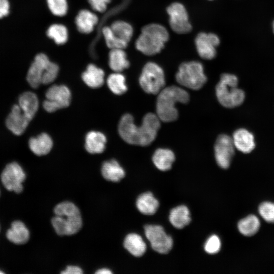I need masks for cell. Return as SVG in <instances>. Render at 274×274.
I'll list each match as a JSON object with an SVG mask.
<instances>
[{
    "label": "cell",
    "instance_id": "cell-1",
    "mask_svg": "<svg viewBox=\"0 0 274 274\" xmlns=\"http://www.w3.org/2000/svg\"><path fill=\"white\" fill-rule=\"evenodd\" d=\"M158 116L152 113L147 114L140 126L136 125L132 115L125 114L121 118L118 124L120 137L131 145L146 146L156 138L160 126Z\"/></svg>",
    "mask_w": 274,
    "mask_h": 274
},
{
    "label": "cell",
    "instance_id": "cell-2",
    "mask_svg": "<svg viewBox=\"0 0 274 274\" xmlns=\"http://www.w3.org/2000/svg\"><path fill=\"white\" fill-rule=\"evenodd\" d=\"M55 216L51 220L56 232L60 235H70L78 232L82 226V219L78 208L70 201L57 204L54 209Z\"/></svg>",
    "mask_w": 274,
    "mask_h": 274
},
{
    "label": "cell",
    "instance_id": "cell-3",
    "mask_svg": "<svg viewBox=\"0 0 274 274\" xmlns=\"http://www.w3.org/2000/svg\"><path fill=\"white\" fill-rule=\"evenodd\" d=\"M156 101L157 116L162 121L168 122L176 120L178 112L176 108L178 102L187 103L189 95L185 90L176 86L162 89L158 94Z\"/></svg>",
    "mask_w": 274,
    "mask_h": 274
},
{
    "label": "cell",
    "instance_id": "cell-4",
    "mask_svg": "<svg viewBox=\"0 0 274 274\" xmlns=\"http://www.w3.org/2000/svg\"><path fill=\"white\" fill-rule=\"evenodd\" d=\"M169 35L162 25L152 23L143 27L135 42L136 48L147 55H153L160 52L167 41Z\"/></svg>",
    "mask_w": 274,
    "mask_h": 274
},
{
    "label": "cell",
    "instance_id": "cell-5",
    "mask_svg": "<svg viewBox=\"0 0 274 274\" xmlns=\"http://www.w3.org/2000/svg\"><path fill=\"white\" fill-rule=\"evenodd\" d=\"M59 66L51 61L44 53H39L35 57L26 76L28 84L36 88L41 84L47 85L52 83L57 77Z\"/></svg>",
    "mask_w": 274,
    "mask_h": 274
},
{
    "label": "cell",
    "instance_id": "cell-6",
    "mask_svg": "<svg viewBox=\"0 0 274 274\" xmlns=\"http://www.w3.org/2000/svg\"><path fill=\"white\" fill-rule=\"evenodd\" d=\"M237 77L231 74L224 73L221 75L216 86V94L220 104L227 108L241 106L245 100V93L237 87Z\"/></svg>",
    "mask_w": 274,
    "mask_h": 274
},
{
    "label": "cell",
    "instance_id": "cell-7",
    "mask_svg": "<svg viewBox=\"0 0 274 274\" xmlns=\"http://www.w3.org/2000/svg\"><path fill=\"white\" fill-rule=\"evenodd\" d=\"M176 79L182 86L193 90L200 89L207 80L202 64L195 61L182 63L176 74Z\"/></svg>",
    "mask_w": 274,
    "mask_h": 274
},
{
    "label": "cell",
    "instance_id": "cell-8",
    "mask_svg": "<svg viewBox=\"0 0 274 274\" xmlns=\"http://www.w3.org/2000/svg\"><path fill=\"white\" fill-rule=\"evenodd\" d=\"M139 83L142 88L146 93L158 94L165 85L163 70L155 63H147L142 70Z\"/></svg>",
    "mask_w": 274,
    "mask_h": 274
},
{
    "label": "cell",
    "instance_id": "cell-9",
    "mask_svg": "<svg viewBox=\"0 0 274 274\" xmlns=\"http://www.w3.org/2000/svg\"><path fill=\"white\" fill-rule=\"evenodd\" d=\"M44 109L49 113L67 107L71 102V92L64 85H53L49 88L45 94Z\"/></svg>",
    "mask_w": 274,
    "mask_h": 274
},
{
    "label": "cell",
    "instance_id": "cell-10",
    "mask_svg": "<svg viewBox=\"0 0 274 274\" xmlns=\"http://www.w3.org/2000/svg\"><path fill=\"white\" fill-rule=\"evenodd\" d=\"M145 235L150 242L152 248L160 254H166L172 249V238L159 225H149L145 227Z\"/></svg>",
    "mask_w": 274,
    "mask_h": 274
},
{
    "label": "cell",
    "instance_id": "cell-11",
    "mask_svg": "<svg viewBox=\"0 0 274 274\" xmlns=\"http://www.w3.org/2000/svg\"><path fill=\"white\" fill-rule=\"evenodd\" d=\"M26 175L19 164L13 162L8 164L3 170L1 178L4 187L9 191L20 193Z\"/></svg>",
    "mask_w": 274,
    "mask_h": 274
},
{
    "label": "cell",
    "instance_id": "cell-12",
    "mask_svg": "<svg viewBox=\"0 0 274 274\" xmlns=\"http://www.w3.org/2000/svg\"><path fill=\"white\" fill-rule=\"evenodd\" d=\"M169 16V23L171 28L178 33L184 34L190 32L192 29L189 21L187 12L184 6L179 3H174L166 9Z\"/></svg>",
    "mask_w": 274,
    "mask_h": 274
},
{
    "label": "cell",
    "instance_id": "cell-13",
    "mask_svg": "<svg viewBox=\"0 0 274 274\" xmlns=\"http://www.w3.org/2000/svg\"><path fill=\"white\" fill-rule=\"evenodd\" d=\"M235 146L232 138L225 134L219 135L215 144V157L218 165L227 168L234 154Z\"/></svg>",
    "mask_w": 274,
    "mask_h": 274
},
{
    "label": "cell",
    "instance_id": "cell-14",
    "mask_svg": "<svg viewBox=\"0 0 274 274\" xmlns=\"http://www.w3.org/2000/svg\"><path fill=\"white\" fill-rule=\"evenodd\" d=\"M220 43L217 35L213 33L200 32L195 40V44L199 55L204 59H212L217 54V47Z\"/></svg>",
    "mask_w": 274,
    "mask_h": 274
},
{
    "label": "cell",
    "instance_id": "cell-15",
    "mask_svg": "<svg viewBox=\"0 0 274 274\" xmlns=\"http://www.w3.org/2000/svg\"><path fill=\"white\" fill-rule=\"evenodd\" d=\"M30 121L19 105H15L6 119V124L13 133L20 135L25 131Z\"/></svg>",
    "mask_w": 274,
    "mask_h": 274
},
{
    "label": "cell",
    "instance_id": "cell-16",
    "mask_svg": "<svg viewBox=\"0 0 274 274\" xmlns=\"http://www.w3.org/2000/svg\"><path fill=\"white\" fill-rule=\"evenodd\" d=\"M232 138L235 148L244 153H249L255 148L253 134L245 128L236 130Z\"/></svg>",
    "mask_w": 274,
    "mask_h": 274
},
{
    "label": "cell",
    "instance_id": "cell-17",
    "mask_svg": "<svg viewBox=\"0 0 274 274\" xmlns=\"http://www.w3.org/2000/svg\"><path fill=\"white\" fill-rule=\"evenodd\" d=\"M107 138L102 132L97 131L88 132L85 139V148L90 154H99L106 148Z\"/></svg>",
    "mask_w": 274,
    "mask_h": 274
},
{
    "label": "cell",
    "instance_id": "cell-18",
    "mask_svg": "<svg viewBox=\"0 0 274 274\" xmlns=\"http://www.w3.org/2000/svg\"><path fill=\"white\" fill-rule=\"evenodd\" d=\"M53 145L52 139L46 133H42L36 137L31 138L28 141L30 150L38 156L45 155L49 153Z\"/></svg>",
    "mask_w": 274,
    "mask_h": 274
},
{
    "label": "cell",
    "instance_id": "cell-19",
    "mask_svg": "<svg viewBox=\"0 0 274 274\" xmlns=\"http://www.w3.org/2000/svg\"><path fill=\"white\" fill-rule=\"evenodd\" d=\"M39 104L38 98L32 92H24L20 95L18 99V105L30 121L38 111Z\"/></svg>",
    "mask_w": 274,
    "mask_h": 274
},
{
    "label": "cell",
    "instance_id": "cell-20",
    "mask_svg": "<svg viewBox=\"0 0 274 274\" xmlns=\"http://www.w3.org/2000/svg\"><path fill=\"white\" fill-rule=\"evenodd\" d=\"M6 236L10 242L15 244L22 245L28 241L29 231L22 222L15 221L7 230Z\"/></svg>",
    "mask_w": 274,
    "mask_h": 274
},
{
    "label": "cell",
    "instance_id": "cell-21",
    "mask_svg": "<svg viewBox=\"0 0 274 274\" xmlns=\"http://www.w3.org/2000/svg\"><path fill=\"white\" fill-rule=\"evenodd\" d=\"M104 71L93 64H89L82 74V79L89 87L97 88L104 83Z\"/></svg>",
    "mask_w": 274,
    "mask_h": 274
},
{
    "label": "cell",
    "instance_id": "cell-22",
    "mask_svg": "<svg viewBox=\"0 0 274 274\" xmlns=\"http://www.w3.org/2000/svg\"><path fill=\"white\" fill-rule=\"evenodd\" d=\"M97 16L88 10H81L75 19L78 30L83 33L91 32L98 23Z\"/></svg>",
    "mask_w": 274,
    "mask_h": 274
},
{
    "label": "cell",
    "instance_id": "cell-23",
    "mask_svg": "<svg viewBox=\"0 0 274 274\" xmlns=\"http://www.w3.org/2000/svg\"><path fill=\"white\" fill-rule=\"evenodd\" d=\"M101 174L107 180L117 182L125 176V172L118 161L111 159L104 162L101 166Z\"/></svg>",
    "mask_w": 274,
    "mask_h": 274
},
{
    "label": "cell",
    "instance_id": "cell-24",
    "mask_svg": "<svg viewBox=\"0 0 274 274\" xmlns=\"http://www.w3.org/2000/svg\"><path fill=\"white\" fill-rule=\"evenodd\" d=\"M175 159V156L173 151L167 149L162 148L157 149L152 157L154 165L158 169L162 171L170 169Z\"/></svg>",
    "mask_w": 274,
    "mask_h": 274
},
{
    "label": "cell",
    "instance_id": "cell-25",
    "mask_svg": "<svg viewBox=\"0 0 274 274\" xmlns=\"http://www.w3.org/2000/svg\"><path fill=\"white\" fill-rule=\"evenodd\" d=\"M136 205L142 214L152 215L156 213L159 207V202L151 192H146L138 198Z\"/></svg>",
    "mask_w": 274,
    "mask_h": 274
},
{
    "label": "cell",
    "instance_id": "cell-26",
    "mask_svg": "<svg viewBox=\"0 0 274 274\" xmlns=\"http://www.w3.org/2000/svg\"><path fill=\"white\" fill-rule=\"evenodd\" d=\"M169 220L176 228H183L191 221L190 212L185 206H178L171 210Z\"/></svg>",
    "mask_w": 274,
    "mask_h": 274
},
{
    "label": "cell",
    "instance_id": "cell-27",
    "mask_svg": "<svg viewBox=\"0 0 274 274\" xmlns=\"http://www.w3.org/2000/svg\"><path fill=\"white\" fill-rule=\"evenodd\" d=\"M124 248L135 257L142 256L146 252V245L142 237L136 233H130L124 241Z\"/></svg>",
    "mask_w": 274,
    "mask_h": 274
},
{
    "label": "cell",
    "instance_id": "cell-28",
    "mask_svg": "<svg viewBox=\"0 0 274 274\" xmlns=\"http://www.w3.org/2000/svg\"><path fill=\"white\" fill-rule=\"evenodd\" d=\"M109 65L115 72H121L129 67V62L123 49L110 50L109 54Z\"/></svg>",
    "mask_w": 274,
    "mask_h": 274
},
{
    "label": "cell",
    "instance_id": "cell-29",
    "mask_svg": "<svg viewBox=\"0 0 274 274\" xmlns=\"http://www.w3.org/2000/svg\"><path fill=\"white\" fill-rule=\"evenodd\" d=\"M260 226L259 219L254 215H249L241 219L237 224L240 233L247 236L254 235L258 231Z\"/></svg>",
    "mask_w": 274,
    "mask_h": 274
},
{
    "label": "cell",
    "instance_id": "cell-30",
    "mask_svg": "<svg viewBox=\"0 0 274 274\" xmlns=\"http://www.w3.org/2000/svg\"><path fill=\"white\" fill-rule=\"evenodd\" d=\"M107 83L110 90L116 95L123 94L127 90L125 78L120 72L110 74L107 78Z\"/></svg>",
    "mask_w": 274,
    "mask_h": 274
},
{
    "label": "cell",
    "instance_id": "cell-31",
    "mask_svg": "<svg viewBox=\"0 0 274 274\" xmlns=\"http://www.w3.org/2000/svg\"><path fill=\"white\" fill-rule=\"evenodd\" d=\"M114 34L120 39L128 43L133 35V28L130 24L123 21H116L110 26Z\"/></svg>",
    "mask_w": 274,
    "mask_h": 274
},
{
    "label": "cell",
    "instance_id": "cell-32",
    "mask_svg": "<svg viewBox=\"0 0 274 274\" xmlns=\"http://www.w3.org/2000/svg\"><path fill=\"white\" fill-rule=\"evenodd\" d=\"M47 35L58 45L65 43L68 39L66 27L60 24H53L50 25L47 30Z\"/></svg>",
    "mask_w": 274,
    "mask_h": 274
},
{
    "label": "cell",
    "instance_id": "cell-33",
    "mask_svg": "<svg viewBox=\"0 0 274 274\" xmlns=\"http://www.w3.org/2000/svg\"><path fill=\"white\" fill-rule=\"evenodd\" d=\"M102 32L107 47L111 49H123L127 46L128 43L118 38L113 32L110 26H105Z\"/></svg>",
    "mask_w": 274,
    "mask_h": 274
},
{
    "label": "cell",
    "instance_id": "cell-34",
    "mask_svg": "<svg viewBox=\"0 0 274 274\" xmlns=\"http://www.w3.org/2000/svg\"><path fill=\"white\" fill-rule=\"evenodd\" d=\"M48 7L51 12L57 16H63L67 11L66 0H47Z\"/></svg>",
    "mask_w": 274,
    "mask_h": 274
},
{
    "label": "cell",
    "instance_id": "cell-35",
    "mask_svg": "<svg viewBox=\"0 0 274 274\" xmlns=\"http://www.w3.org/2000/svg\"><path fill=\"white\" fill-rule=\"evenodd\" d=\"M261 217L266 222L274 223V203L266 201L261 203L258 208Z\"/></svg>",
    "mask_w": 274,
    "mask_h": 274
},
{
    "label": "cell",
    "instance_id": "cell-36",
    "mask_svg": "<svg viewBox=\"0 0 274 274\" xmlns=\"http://www.w3.org/2000/svg\"><path fill=\"white\" fill-rule=\"evenodd\" d=\"M221 241L219 237L216 235L210 236L204 245V250L208 254L217 253L221 248Z\"/></svg>",
    "mask_w": 274,
    "mask_h": 274
},
{
    "label": "cell",
    "instance_id": "cell-37",
    "mask_svg": "<svg viewBox=\"0 0 274 274\" xmlns=\"http://www.w3.org/2000/svg\"><path fill=\"white\" fill-rule=\"evenodd\" d=\"M111 0H88L91 7L95 11L102 13L104 12L107 7L108 4Z\"/></svg>",
    "mask_w": 274,
    "mask_h": 274
},
{
    "label": "cell",
    "instance_id": "cell-38",
    "mask_svg": "<svg viewBox=\"0 0 274 274\" xmlns=\"http://www.w3.org/2000/svg\"><path fill=\"white\" fill-rule=\"evenodd\" d=\"M9 11L10 4L8 0H0V18L7 16Z\"/></svg>",
    "mask_w": 274,
    "mask_h": 274
},
{
    "label": "cell",
    "instance_id": "cell-39",
    "mask_svg": "<svg viewBox=\"0 0 274 274\" xmlns=\"http://www.w3.org/2000/svg\"><path fill=\"white\" fill-rule=\"evenodd\" d=\"M62 274H82V269L79 266L69 265L66 269L61 272Z\"/></svg>",
    "mask_w": 274,
    "mask_h": 274
},
{
    "label": "cell",
    "instance_id": "cell-40",
    "mask_svg": "<svg viewBox=\"0 0 274 274\" xmlns=\"http://www.w3.org/2000/svg\"><path fill=\"white\" fill-rule=\"evenodd\" d=\"M96 274H111L112 273V271L109 269L103 268L98 269L97 271L95 272Z\"/></svg>",
    "mask_w": 274,
    "mask_h": 274
},
{
    "label": "cell",
    "instance_id": "cell-41",
    "mask_svg": "<svg viewBox=\"0 0 274 274\" xmlns=\"http://www.w3.org/2000/svg\"><path fill=\"white\" fill-rule=\"evenodd\" d=\"M271 30L273 34L274 35V19L271 23Z\"/></svg>",
    "mask_w": 274,
    "mask_h": 274
},
{
    "label": "cell",
    "instance_id": "cell-42",
    "mask_svg": "<svg viewBox=\"0 0 274 274\" xmlns=\"http://www.w3.org/2000/svg\"><path fill=\"white\" fill-rule=\"evenodd\" d=\"M1 273H4V272L0 270V274Z\"/></svg>",
    "mask_w": 274,
    "mask_h": 274
}]
</instances>
